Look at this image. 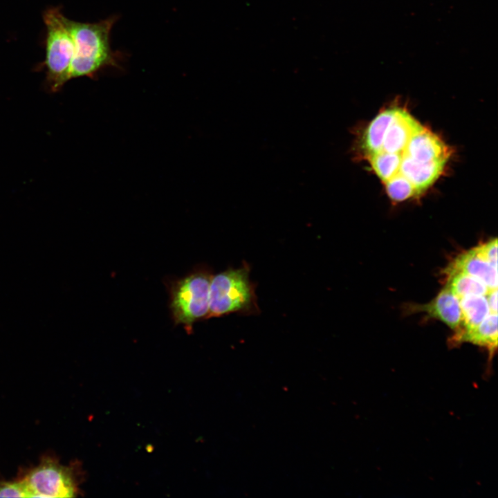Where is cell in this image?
<instances>
[{"mask_svg":"<svg viewBox=\"0 0 498 498\" xmlns=\"http://www.w3.org/2000/svg\"><path fill=\"white\" fill-rule=\"evenodd\" d=\"M407 313L422 312L441 320L456 332L461 326L462 313L458 297L446 285L435 298L425 304H409Z\"/></svg>","mask_w":498,"mask_h":498,"instance_id":"obj_6","label":"cell"},{"mask_svg":"<svg viewBox=\"0 0 498 498\" xmlns=\"http://www.w3.org/2000/svg\"><path fill=\"white\" fill-rule=\"evenodd\" d=\"M462 313L461 326L454 334L470 331L490 313L486 295H468L459 298Z\"/></svg>","mask_w":498,"mask_h":498,"instance_id":"obj_12","label":"cell"},{"mask_svg":"<svg viewBox=\"0 0 498 498\" xmlns=\"http://www.w3.org/2000/svg\"><path fill=\"white\" fill-rule=\"evenodd\" d=\"M116 17L95 23H82L68 19L74 44L69 80L94 77L102 68L119 67L120 55L111 48L110 33Z\"/></svg>","mask_w":498,"mask_h":498,"instance_id":"obj_1","label":"cell"},{"mask_svg":"<svg viewBox=\"0 0 498 498\" xmlns=\"http://www.w3.org/2000/svg\"><path fill=\"white\" fill-rule=\"evenodd\" d=\"M385 185L388 196L395 201H402L416 195L412 184L403 176H394Z\"/></svg>","mask_w":498,"mask_h":498,"instance_id":"obj_16","label":"cell"},{"mask_svg":"<svg viewBox=\"0 0 498 498\" xmlns=\"http://www.w3.org/2000/svg\"><path fill=\"white\" fill-rule=\"evenodd\" d=\"M377 176L385 183L398 173L400 152L390 154L379 151L367 157Z\"/></svg>","mask_w":498,"mask_h":498,"instance_id":"obj_15","label":"cell"},{"mask_svg":"<svg viewBox=\"0 0 498 498\" xmlns=\"http://www.w3.org/2000/svg\"><path fill=\"white\" fill-rule=\"evenodd\" d=\"M497 313L490 312L474 329L454 334L450 342H470L485 347L492 357L497 348Z\"/></svg>","mask_w":498,"mask_h":498,"instance_id":"obj_11","label":"cell"},{"mask_svg":"<svg viewBox=\"0 0 498 498\" xmlns=\"http://www.w3.org/2000/svg\"><path fill=\"white\" fill-rule=\"evenodd\" d=\"M22 480L28 497H73L77 492L73 468L50 458L44 459Z\"/></svg>","mask_w":498,"mask_h":498,"instance_id":"obj_5","label":"cell"},{"mask_svg":"<svg viewBox=\"0 0 498 498\" xmlns=\"http://www.w3.org/2000/svg\"><path fill=\"white\" fill-rule=\"evenodd\" d=\"M212 276L209 269L200 268L171 284L169 308L175 324L190 331L195 322L208 319Z\"/></svg>","mask_w":498,"mask_h":498,"instance_id":"obj_3","label":"cell"},{"mask_svg":"<svg viewBox=\"0 0 498 498\" xmlns=\"http://www.w3.org/2000/svg\"><path fill=\"white\" fill-rule=\"evenodd\" d=\"M461 272L483 283L488 290L497 288V268L472 248L458 255L445 270V274Z\"/></svg>","mask_w":498,"mask_h":498,"instance_id":"obj_9","label":"cell"},{"mask_svg":"<svg viewBox=\"0 0 498 498\" xmlns=\"http://www.w3.org/2000/svg\"><path fill=\"white\" fill-rule=\"evenodd\" d=\"M0 497H28L22 479L15 481L0 480Z\"/></svg>","mask_w":498,"mask_h":498,"instance_id":"obj_17","label":"cell"},{"mask_svg":"<svg viewBox=\"0 0 498 498\" xmlns=\"http://www.w3.org/2000/svg\"><path fill=\"white\" fill-rule=\"evenodd\" d=\"M476 252L492 266L497 268V239H491L474 248Z\"/></svg>","mask_w":498,"mask_h":498,"instance_id":"obj_18","label":"cell"},{"mask_svg":"<svg viewBox=\"0 0 498 498\" xmlns=\"http://www.w3.org/2000/svg\"><path fill=\"white\" fill-rule=\"evenodd\" d=\"M394 112L395 108L380 112L366 128L359 146L366 157L376 153L381 147L384 133Z\"/></svg>","mask_w":498,"mask_h":498,"instance_id":"obj_13","label":"cell"},{"mask_svg":"<svg viewBox=\"0 0 498 498\" xmlns=\"http://www.w3.org/2000/svg\"><path fill=\"white\" fill-rule=\"evenodd\" d=\"M446 275L447 285L458 298L468 295H486L490 290L480 280L463 273L454 272Z\"/></svg>","mask_w":498,"mask_h":498,"instance_id":"obj_14","label":"cell"},{"mask_svg":"<svg viewBox=\"0 0 498 498\" xmlns=\"http://www.w3.org/2000/svg\"><path fill=\"white\" fill-rule=\"evenodd\" d=\"M488 303L492 313H497V288L490 290L486 295Z\"/></svg>","mask_w":498,"mask_h":498,"instance_id":"obj_19","label":"cell"},{"mask_svg":"<svg viewBox=\"0 0 498 498\" xmlns=\"http://www.w3.org/2000/svg\"><path fill=\"white\" fill-rule=\"evenodd\" d=\"M403 152L412 160L421 163L448 161L450 156L449 147L424 127L411 137Z\"/></svg>","mask_w":498,"mask_h":498,"instance_id":"obj_8","label":"cell"},{"mask_svg":"<svg viewBox=\"0 0 498 498\" xmlns=\"http://www.w3.org/2000/svg\"><path fill=\"white\" fill-rule=\"evenodd\" d=\"M398 173L395 176L405 178L413 186L416 194L419 195L428 188L441 175L447 161L434 160L417 163L406 156L403 151Z\"/></svg>","mask_w":498,"mask_h":498,"instance_id":"obj_10","label":"cell"},{"mask_svg":"<svg viewBox=\"0 0 498 498\" xmlns=\"http://www.w3.org/2000/svg\"><path fill=\"white\" fill-rule=\"evenodd\" d=\"M44 21L46 28V84L50 92H57L69 80L74 44L68 19L58 9L47 10Z\"/></svg>","mask_w":498,"mask_h":498,"instance_id":"obj_4","label":"cell"},{"mask_svg":"<svg viewBox=\"0 0 498 498\" xmlns=\"http://www.w3.org/2000/svg\"><path fill=\"white\" fill-rule=\"evenodd\" d=\"M422 128L423 126L407 111L395 108L394 118L384 133L381 147L376 152L397 154L403 151L411 137Z\"/></svg>","mask_w":498,"mask_h":498,"instance_id":"obj_7","label":"cell"},{"mask_svg":"<svg viewBox=\"0 0 498 498\" xmlns=\"http://www.w3.org/2000/svg\"><path fill=\"white\" fill-rule=\"evenodd\" d=\"M250 272L249 265L243 261L237 268H229L212 276L208 319L234 313L243 315L259 313Z\"/></svg>","mask_w":498,"mask_h":498,"instance_id":"obj_2","label":"cell"}]
</instances>
